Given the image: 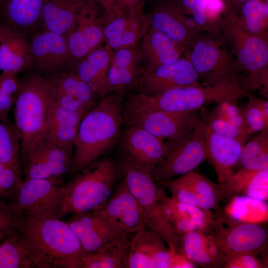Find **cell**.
I'll return each instance as SVG.
<instances>
[{"label": "cell", "instance_id": "1", "mask_svg": "<svg viewBox=\"0 0 268 268\" xmlns=\"http://www.w3.org/2000/svg\"><path fill=\"white\" fill-rule=\"evenodd\" d=\"M16 230L34 268H81L87 253L67 222L58 218H20Z\"/></svg>", "mask_w": 268, "mask_h": 268}, {"label": "cell", "instance_id": "2", "mask_svg": "<svg viewBox=\"0 0 268 268\" xmlns=\"http://www.w3.org/2000/svg\"><path fill=\"white\" fill-rule=\"evenodd\" d=\"M124 97L111 92L82 118L73 143L72 172H77L115 147L124 124Z\"/></svg>", "mask_w": 268, "mask_h": 268}, {"label": "cell", "instance_id": "3", "mask_svg": "<svg viewBox=\"0 0 268 268\" xmlns=\"http://www.w3.org/2000/svg\"><path fill=\"white\" fill-rule=\"evenodd\" d=\"M52 99L48 80L32 72L18 79L14 106V124L21 138L24 155L45 134Z\"/></svg>", "mask_w": 268, "mask_h": 268}, {"label": "cell", "instance_id": "4", "mask_svg": "<svg viewBox=\"0 0 268 268\" xmlns=\"http://www.w3.org/2000/svg\"><path fill=\"white\" fill-rule=\"evenodd\" d=\"M121 177L117 159L104 156L78 171L64 186L63 215L93 210L109 198Z\"/></svg>", "mask_w": 268, "mask_h": 268}, {"label": "cell", "instance_id": "5", "mask_svg": "<svg viewBox=\"0 0 268 268\" xmlns=\"http://www.w3.org/2000/svg\"><path fill=\"white\" fill-rule=\"evenodd\" d=\"M225 25L222 30L235 56L239 73H246L242 81L245 87L260 89L268 95V38L250 34L240 25L235 10L229 3L224 11Z\"/></svg>", "mask_w": 268, "mask_h": 268}, {"label": "cell", "instance_id": "6", "mask_svg": "<svg viewBox=\"0 0 268 268\" xmlns=\"http://www.w3.org/2000/svg\"><path fill=\"white\" fill-rule=\"evenodd\" d=\"M249 94L241 81L224 80L209 85L177 88L158 94L147 95L143 102L147 111H195L207 103H218L226 98L239 99Z\"/></svg>", "mask_w": 268, "mask_h": 268}, {"label": "cell", "instance_id": "7", "mask_svg": "<svg viewBox=\"0 0 268 268\" xmlns=\"http://www.w3.org/2000/svg\"><path fill=\"white\" fill-rule=\"evenodd\" d=\"M218 33L198 32L186 47V56L203 85L224 80L241 81L235 58Z\"/></svg>", "mask_w": 268, "mask_h": 268}, {"label": "cell", "instance_id": "8", "mask_svg": "<svg viewBox=\"0 0 268 268\" xmlns=\"http://www.w3.org/2000/svg\"><path fill=\"white\" fill-rule=\"evenodd\" d=\"M116 159L121 177L144 214L146 228L157 233L168 247L177 250L179 234L164 216L160 206L162 200L166 196L164 188L159 185L150 174L135 168L122 159Z\"/></svg>", "mask_w": 268, "mask_h": 268}, {"label": "cell", "instance_id": "9", "mask_svg": "<svg viewBox=\"0 0 268 268\" xmlns=\"http://www.w3.org/2000/svg\"><path fill=\"white\" fill-rule=\"evenodd\" d=\"M60 179L23 181L8 205L19 218H58L63 216L65 186Z\"/></svg>", "mask_w": 268, "mask_h": 268}, {"label": "cell", "instance_id": "10", "mask_svg": "<svg viewBox=\"0 0 268 268\" xmlns=\"http://www.w3.org/2000/svg\"><path fill=\"white\" fill-rule=\"evenodd\" d=\"M212 235L224 258L239 254L257 255L266 252L268 233L259 223L233 219L222 211L216 213Z\"/></svg>", "mask_w": 268, "mask_h": 268}, {"label": "cell", "instance_id": "11", "mask_svg": "<svg viewBox=\"0 0 268 268\" xmlns=\"http://www.w3.org/2000/svg\"><path fill=\"white\" fill-rule=\"evenodd\" d=\"M163 161L150 174L159 184L194 171L207 155L202 135L195 126L188 133L167 140Z\"/></svg>", "mask_w": 268, "mask_h": 268}, {"label": "cell", "instance_id": "12", "mask_svg": "<svg viewBox=\"0 0 268 268\" xmlns=\"http://www.w3.org/2000/svg\"><path fill=\"white\" fill-rule=\"evenodd\" d=\"M117 158L151 174L164 160L169 149L167 142L135 126H127L115 146Z\"/></svg>", "mask_w": 268, "mask_h": 268}, {"label": "cell", "instance_id": "13", "mask_svg": "<svg viewBox=\"0 0 268 268\" xmlns=\"http://www.w3.org/2000/svg\"><path fill=\"white\" fill-rule=\"evenodd\" d=\"M73 145L61 146L44 136L21 156L25 179H60L72 171Z\"/></svg>", "mask_w": 268, "mask_h": 268}, {"label": "cell", "instance_id": "14", "mask_svg": "<svg viewBox=\"0 0 268 268\" xmlns=\"http://www.w3.org/2000/svg\"><path fill=\"white\" fill-rule=\"evenodd\" d=\"M70 65L67 37L45 29L31 37L27 69L47 77L68 69Z\"/></svg>", "mask_w": 268, "mask_h": 268}, {"label": "cell", "instance_id": "15", "mask_svg": "<svg viewBox=\"0 0 268 268\" xmlns=\"http://www.w3.org/2000/svg\"><path fill=\"white\" fill-rule=\"evenodd\" d=\"M199 116L197 110L150 111L124 117L126 126L141 128L162 139H174L192 130Z\"/></svg>", "mask_w": 268, "mask_h": 268}, {"label": "cell", "instance_id": "16", "mask_svg": "<svg viewBox=\"0 0 268 268\" xmlns=\"http://www.w3.org/2000/svg\"><path fill=\"white\" fill-rule=\"evenodd\" d=\"M176 253L157 233L142 229L131 237L127 268H174Z\"/></svg>", "mask_w": 268, "mask_h": 268}, {"label": "cell", "instance_id": "17", "mask_svg": "<svg viewBox=\"0 0 268 268\" xmlns=\"http://www.w3.org/2000/svg\"><path fill=\"white\" fill-rule=\"evenodd\" d=\"M201 85L199 75L186 57L143 72L138 82L137 92L155 95L188 86Z\"/></svg>", "mask_w": 268, "mask_h": 268}, {"label": "cell", "instance_id": "18", "mask_svg": "<svg viewBox=\"0 0 268 268\" xmlns=\"http://www.w3.org/2000/svg\"><path fill=\"white\" fill-rule=\"evenodd\" d=\"M67 222L87 253L98 251L129 233L108 218L91 211L73 213Z\"/></svg>", "mask_w": 268, "mask_h": 268}, {"label": "cell", "instance_id": "19", "mask_svg": "<svg viewBox=\"0 0 268 268\" xmlns=\"http://www.w3.org/2000/svg\"><path fill=\"white\" fill-rule=\"evenodd\" d=\"M102 17L106 45L113 51L137 47L150 27L149 16L143 12L133 15L114 8Z\"/></svg>", "mask_w": 268, "mask_h": 268}, {"label": "cell", "instance_id": "20", "mask_svg": "<svg viewBox=\"0 0 268 268\" xmlns=\"http://www.w3.org/2000/svg\"><path fill=\"white\" fill-rule=\"evenodd\" d=\"M91 212L108 218L130 233L147 229L141 208L122 177L109 198Z\"/></svg>", "mask_w": 268, "mask_h": 268}, {"label": "cell", "instance_id": "21", "mask_svg": "<svg viewBox=\"0 0 268 268\" xmlns=\"http://www.w3.org/2000/svg\"><path fill=\"white\" fill-rule=\"evenodd\" d=\"M45 77L52 100L66 109L87 113L99 102L88 85L69 69Z\"/></svg>", "mask_w": 268, "mask_h": 268}, {"label": "cell", "instance_id": "22", "mask_svg": "<svg viewBox=\"0 0 268 268\" xmlns=\"http://www.w3.org/2000/svg\"><path fill=\"white\" fill-rule=\"evenodd\" d=\"M195 126L201 133L207 158L214 169L219 184L223 186L234 172L245 143L214 133L200 117Z\"/></svg>", "mask_w": 268, "mask_h": 268}, {"label": "cell", "instance_id": "23", "mask_svg": "<svg viewBox=\"0 0 268 268\" xmlns=\"http://www.w3.org/2000/svg\"><path fill=\"white\" fill-rule=\"evenodd\" d=\"M97 10L95 0H45L41 16L43 29L67 38L81 17Z\"/></svg>", "mask_w": 268, "mask_h": 268}, {"label": "cell", "instance_id": "24", "mask_svg": "<svg viewBox=\"0 0 268 268\" xmlns=\"http://www.w3.org/2000/svg\"><path fill=\"white\" fill-rule=\"evenodd\" d=\"M148 16L151 28L186 47L199 32L193 19L187 18L186 13L177 2L161 1Z\"/></svg>", "mask_w": 268, "mask_h": 268}, {"label": "cell", "instance_id": "25", "mask_svg": "<svg viewBox=\"0 0 268 268\" xmlns=\"http://www.w3.org/2000/svg\"><path fill=\"white\" fill-rule=\"evenodd\" d=\"M143 73L139 48H123L113 51L108 78L112 92L123 97L135 91Z\"/></svg>", "mask_w": 268, "mask_h": 268}, {"label": "cell", "instance_id": "26", "mask_svg": "<svg viewBox=\"0 0 268 268\" xmlns=\"http://www.w3.org/2000/svg\"><path fill=\"white\" fill-rule=\"evenodd\" d=\"M113 50L102 46L73 62L69 69L86 83L100 99L112 92L108 70Z\"/></svg>", "mask_w": 268, "mask_h": 268}, {"label": "cell", "instance_id": "27", "mask_svg": "<svg viewBox=\"0 0 268 268\" xmlns=\"http://www.w3.org/2000/svg\"><path fill=\"white\" fill-rule=\"evenodd\" d=\"M160 206L164 216L178 234L195 230H212L216 214L212 211L180 202L167 195Z\"/></svg>", "mask_w": 268, "mask_h": 268}, {"label": "cell", "instance_id": "28", "mask_svg": "<svg viewBox=\"0 0 268 268\" xmlns=\"http://www.w3.org/2000/svg\"><path fill=\"white\" fill-rule=\"evenodd\" d=\"M212 231L179 234L177 251L196 268H223L225 258L215 244Z\"/></svg>", "mask_w": 268, "mask_h": 268}, {"label": "cell", "instance_id": "29", "mask_svg": "<svg viewBox=\"0 0 268 268\" xmlns=\"http://www.w3.org/2000/svg\"><path fill=\"white\" fill-rule=\"evenodd\" d=\"M45 0H2L0 15L12 31L28 39L43 27L42 11Z\"/></svg>", "mask_w": 268, "mask_h": 268}, {"label": "cell", "instance_id": "30", "mask_svg": "<svg viewBox=\"0 0 268 268\" xmlns=\"http://www.w3.org/2000/svg\"><path fill=\"white\" fill-rule=\"evenodd\" d=\"M138 48L143 73L176 61L182 57L186 47L150 27L140 41Z\"/></svg>", "mask_w": 268, "mask_h": 268}, {"label": "cell", "instance_id": "31", "mask_svg": "<svg viewBox=\"0 0 268 268\" xmlns=\"http://www.w3.org/2000/svg\"><path fill=\"white\" fill-rule=\"evenodd\" d=\"M105 42L102 17L99 10L81 17L67 37L71 65L102 46Z\"/></svg>", "mask_w": 268, "mask_h": 268}, {"label": "cell", "instance_id": "32", "mask_svg": "<svg viewBox=\"0 0 268 268\" xmlns=\"http://www.w3.org/2000/svg\"><path fill=\"white\" fill-rule=\"evenodd\" d=\"M223 197L241 195L260 201L268 199V170L242 168L234 172L223 186Z\"/></svg>", "mask_w": 268, "mask_h": 268}, {"label": "cell", "instance_id": "33", "mask_svg": "<svg viewBox=\"0 0 268 268\" xmlns=\"http://www.w3.org/2000/svg\"><path fill=\"white\" fill-rule=\"evenodd\" d=\"M86 113L68 110L52 101L43 136L61 146L73 145L79 124Z\"/></svg>", "mask_w": 268, "mask_h": 268}, {"label": "cell", "instance_id": "34", "mask_svg": "<svg viewBox=\"0 0 268 268\" xmlns=\"http://www.w3.org/2000/svg\"><path fill=\"white\" fill-rule=\"evenodd\" d=\"M133 235L129 233L98 251L86 253L80 258L81 268H127Z\"/></svg>", "mask_w": 268, "mask_h": 268}, {"label": "cell", "instance_id": "35", "mask_svg": "<svg viewBox=\"0 0 268 268\" xmlns=\"http://www.w3.org/2000/svg\"><path fill=\"white\" fill-rule=\"evenodd\" d=\"M30 41L11 30L0 45V70L17 75L27 69Z\"/></svg>", "mask_w": 268, "mask_h": 268}, {"label": "cell", "instance_id": "36", "mask_svg": "<svg viewBox=\"0 0 268 268\" xmlns=\"http://www.w3.org/2000/svg\"><path fill=\"white\" fill-rule=\"evenodd\" d=\"M185 176L197 198L199 207L215 213L222 211L219 204L224 198L223 191L219 184L195 171Z\"/></svg>", "mask_w": 268, "mask_h": 268}, {"label": "cell", "instance_id": "37", "mask_svg": "<svg viewBox=\"0 0 268 268\" xmlns=\"http://www.w3.org/2000/svg\"><path fill=\"white\" fill-rule=\"evenodd\" d=\"M239 9L237 15L242 28L250 34L268 38V0H248Z\"/></svg>", "mask_w": 268, "mask_h": 268}, {"label": "cell", "instance_id": "38", "mask_svg": "<svg viewBox=\"0 0 268 268\" xmlns=\"http://www.w3.org/2000/svg\"><path fill=\"white\" fill-rule=\"evenodd\" d=\"M32 268L27 246L15 228L0 245V268Z\"/></svg>", "mask_w": 268, "mask_h": 268}, {"label": "cell", "instance_id": "39", "mask_svg": "<svg viewBox=\"0 0 268 268\" xmlns=\"http://www.w3.org/2000/svg\"><path fill=\"white\" fill-rule=\"evenodd\" d=\"M21 138L8 114L0 112V162L21 167L19 150Z\"/></svg>", "mask_w": 268, "mask_h": 268}, {"label": "cell", "instance_id": "40", "mask_svg": "<svg viewBox=\"0 0 268 268\" xmlns=\"http://www.w3.org/2000/svg\"><path fill=\"white\" fill-rule=\"evenodd\" d=\"M239 162L244 168L268 170V130L261 132L244 145Z\"/></svg>", "mask_w": 268, "mask_h": 268}, {"label": "cell", "instance_id": "41", "mask_svg": "<svg viewBox=\"0 0 268 268\" xmlns=\"http://www.w3.org/2000/svg\"><path fill=\"white\" fill-rule=\"evenodd\" d=\"M248 103L242 108L247 135L268 130V101L249 94Z\"/></svg>", "mask_w": 268, "mask_h": 268}, {"label": "cell", "instance_id": "42", "mask_svg": "<svg viewBox=\"0 0 268 268\" xmlns=\"http://www.w3.org/2000/svg\"><path fill=\"white\" fill-rule=\"evenodd\" d=\"M22 182L21 167L0 162V201L12 200Z\"/></svg>", "mask_w": 268, "mask_h": 268}, {"label": "cell", "instance_id": "43", "mask_svg": "<svg viewBox=\"0 0 268 268\" xmlns=\"http://www.w3.org/2000/svg\"><path fill=\"white\" fill-rule=\"evenodd\" d=\"M238 99L226 98L217 103L210 113L234 125L247 137L242 108L240 107Z\"/></svg>", "mask_w": 268, "mask_h": 268}, {"label": "cell", "instance_id": "44", "mask_svg": "<svg viewBox=\"0 0 268 268\" xmlns=\"http://www.w3.org/2000/svg\"><path fill=\"white\" fill-rule=\"evenodd\" d=\"M160 184L166 188L171 195L170 197L177 201L199 207L197 198L185 175L167 180Z\"/></svg>", "mask_w": 268, "mask_h": 268}, {"label": "cell", "instance_id": "45", "mask_svg": "<svg viewBox=\"0 0 268 268\" xmlns=\"http://www.w3.org/2000/svg\"><path fill=\"white\" fill-rule=\"evenodd\" d=\"M17 75L8 72L0 74V112L8 114L14 105L18 87Z\"/></svg>", "mask_w": 268, "mask_h": 268}, {"label": "cell", "instance_id": "46", "mask_svg": "<svg viewBox=\"0 0 268 268\" xmlns=\"http://www.w3.org/2000/svg\"><path fill=\"white\" fill-rule=\"evenodd\" d=\"M202 120L214 133L227 137L235 139L245 143L247 136L239 129L230 123L209 113Z\"/></svg>", "mask_w": 268, "mask_h": 268}, {"label": "cell", "instance_id": "47", "mask_svg": "<svg viewBox=\"0 0 268 268\" xmlns=\"http://www.w3.org/2000/svg\"><path fill=\"white\" fill-rule=\"evenodd\" d=\"M252 254H239L225 259L224 268H266L268 263Z\"/></svg>", "mask_w": 268, "mask_h": 268}, {"label": "cell", "instance_id": "48", "mask_svg": "<svg viewBox=\"0 0 268 268\" xmlns=\"http://www.w3.org/2000/svg\"><path fill=\"white\" fill-rule=\"evenodd\" d=\"M19 219L6 202L0 201V240L16 227Z\"/></svg>", "mask_w": 268, "mask_h": 268}, {"label": "cell", "instance_id": "49", "mask_svg": "<svg viewBox=\"0 0 268 268\" xmlns=\"http://www.w3.org/2000/svg\"><path fill=\"white\" fill-rule=\"evenodd\" d=\"M144 0H117L114 7L118 11L135 15L143 12L142 3Z\"/></svg>", "mask_w": 268, "mask_h": 268}, {"label": "cell", "instance_id": "50", "mask_svg": "<svg viewBox=\"0 0 268 268\" xmlns=\"http://www.w3.org/2000/svg\"><path fill=\"white\" fill-rule=\"evenodd\" d=\"M98 4L105 10L104 12L112 10L115 7L117 0H95Z\"/></svg>", "mask_w": 268, "mask_h": 268}, {"label": "cell", "instance_id": "51", "mask_svg": "<svg viewBox=\"0 0 268 268\" xmlns=\"http://www.w3.org/2000/svg\"><path fill=\"white\" fill-rule=\"evenodd\" d=\"M11 30L3 22L0 23V45L2 40Z\"/></svg>", "mask_w": 268, "mask_h": 268}, {"label": "cell", "instance_id": "52", "mask_svg": "<svg viewBox=\"0 0 268 268\" xmlns=\"http://www.w3.org/2000/svg\"><path fill=\"white\" fill-rule=\"evenodd\" d=\"M229 3L233 8L234 7L237 8H240L241 6L248 0H229Z\"/></svg>", "mask_w": 268, "mask_h": 268}, {"label": "cell", "instance_id": "53", "mask_svg": "<svg viewBox=\"0 0 268 268\" xmlns=\"http://www.w3.org/2000/svg\"><path fill=\"white\" fill-rule=\"evenodd\" d=\"M2 1V0H0V3L1 4V2Z\"/></svg>", "mask_w": 268, "mask_h": 268}, {"label": "cell", "instance_id": "54", "mask_svg": "<svg viewBox=\"0 0 268 268\" xmlns=\"http://www.w3.org/2000/svg\"><path fill=\"white\" fill-rule=\"evenodd\" d=\"M0 5H1V3H0Z\"/></svg>", "mask_w": 268, "mask_h": 268}]
</instances>
